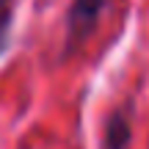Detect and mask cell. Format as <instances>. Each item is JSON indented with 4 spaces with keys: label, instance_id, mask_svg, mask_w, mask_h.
<instances>
[{
    "label": "cell",
    "instance_id": "6da1fadb",
    "mask_svg": "<svg viewBox=\"0 0 149 149\" xmlns=\"http://www.w3.org/2000/svg\"><path fill=\"white\" fill-rule=\"evenodd\" d=\"M108 0H72L66 11V42H64V55L77 50L86 39L94 33L100 14L105 11Z\"/></svg>",
    "mask_w": 149,
    "mask_h": 149
},
{
    "label": "cell",
    "instance_id": "7a4b0ae2",
    "mask_svg": "<svg viewBox=\"0 0 149 149\" xmlns=\"http://www.w3.org/2000/svg\"><path fill=\"white\" fill-rule=\"evenodd\" d=\"M130 138H133V130H130L127 116H124L122 111L111 113L108 122H105V135H102L105 149H127L130 146Z\"/></svg>",
    "mask_w": 149,
    "mask_h": 149
},
{
    "label": "cell",
    "instance_id": "3957f363",
    "mask_svg": "<svg viewBox=\"0 0 149 149\" xmlns=\"http://www.w3.org/2000/svg\"><path fill=\"white\" fill-rule=\"evenodd\" d=\"M14 3L17 0H0V53L8 44V31H11V19H14Z\"/></svg>",
    "mask_w": 149,
    "mask_h": 149
}]
</instances>
